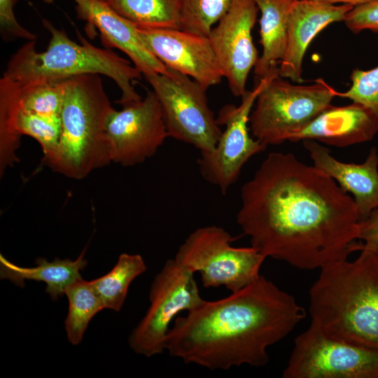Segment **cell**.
<instances>
[{
    "mask_svg": "<svg viewBox=\"0 0 378 378\" xmlns=\"http://www.w3.org/2000/svg\"><path fill=\"white\" fill-rule=\"evenodd\" d=\"M234 240L221 227H199L181 244L174 259L186 270L199 272L204 287L225 286L235 292L259 277L266 258L251 246H232Z\"/></svg>",
    "mask_w": 378,
    "mask_h": 378,
    "instance_id": "obj_7",
    "label": "cell"
},
{
    "mask_svg": "<svg viewBox=\"0 0 378 378\" xmlns=\"http://www.w3.org/2000/svg\"><path fill=\"white\" fill-rule=\"evenodd\" d=\"M378 132V116L367 106L353 102L343 106L330 104L288 141L314 140L346 147L372 140Z\"/></svg>",
    "mask_w": 378,
    "mask_h": 378,
    "instance_id": "obj_18",
    "label": "cell"
},
{
    "mask_svg": "<svg viewBox=\"0 0 378 378\" xmlns=\"http://www.w3.org/2000/svg\"><path fill=\"white\" fill-rule=\"evenodd\" d=\"M258 8L253 0H232L208 38L232 94L242 97L251 70L259 59L252 30Z\"/></svg>",
    "mask_w": 378,
    "mask_h": 378,
    "instance_id": "obj_13",
    "label": "cell"
},
{
    "mask_svg": "<svg viewBox=\"0 0 378 378\" xmlns=\"http://www.w3.org/2000/svg\"><path fill=\"white\" fill-rule=\"evenodd\" d=\"M64 82L59 144L46 165L68 178L82 179L112 162L106 125L114 108L99 74H83Z\"/></svg>",
    "mask_w": 378,
    "mask_h": 378,
    "instance_id": "obj_5",
    "label": "cell"
},
{
    "mask_svg": "<svg viewBox=\"0 0 378 378\" xmlns=\"http://www.w3.org/2000/svg\"><path fill=\"white\" fill-rule=\"evenodd\" d=\"M64 295L69 301L64 328L69 342L77 345L82 341L91 319L104 307L90 281L83 278L70 284Z\"/></svg>",
    "mask_w": 378,
    "mask_h": 378,
    "instance_id": "obj_24",
    "label": "cell"
},
{
    "mask_svg": "<svg viewBox=\"0 0 378 378\" xmlns=\"http://www.w3.org/2000/svg\"><path fill=\"white\" fill-rule=\"evenodd\" d=\"M112 162L132 167L152 157L169 137L159 100L153 90L111 113L106 125Z\"/></svg>",
    "mask_w": 378,
    "mask_h": 378,
    "instance_id": "obj_12",
    "label": "cell"
},
{
    "mask_svg": "<svg viewBox=\"0 0 378 378\" xmlns=\"http://www.w3.org/2000/svg\"><path fill=\"white\" fill-rule=\"evenodd\" d=\"M18 83L19 99L22 109L41 116L59 118L65 93L64 80Z\"/></svg>",
    "mask_w": 378,
    "mask_h": 378,
    "instance_id": "obj_25",
    "label": "cell"
},
{
    "mask_svg": "<svg viewBox=\"0 0 378 378\" xmlns=\"http://www.w3.org/2000/svg\"><path fill=\"white\" fill-rule=\"evenodd\" d=\"M43 1L48 4H50L53 1V0H43Z\"/></svg>",
    "mask_w": 378,
    "mask_h": 378,
    "instance_id": "obj_32",
    "label": "cell"
},
{
    "mask_svg": "<svg viewBox=\"0 0 378 378\" xmlns=\"http://www.w3.org/2000/svg\"><path fill=\"white\" fill-rule=\"evenodd\" d=\"M306 316L295 298L260 275L243 288L203 300L169 329L165 350L186 364L210 370L262 367L267 348L286 337Z\"/></svg>",
    "mask_w": 378,
    "mask_h": 378,
    "instance_id": "obj_2",
    "label": "cell"
},
{
    "mask_svg": "<svg viewBox=\"0 0 378 378\" xmlns=\"http://www.w3.org/2000/svg\"><path fill=\"white\" fill-rule=\"evenodd\" d=\"M146 270L141 255L123 253L119 255L116 264L109 272L90 281V283L104 309L119 312L125 301L131 283Z\"/></svg>",
    "mask_w": 378,
    "mask_h": 378,
    "instance_id": "obj_23",
    "label": "cell"
},
{
    "mask_svg": "<svg viewBox=\"0 0 378 378\" xmlns=\"http://www.w3.org/2000/svg\"><path fill=\"white\" fill-rule=\"evenodd\" d=\"M351 87L337 96L347 98L371 109L378 116V66L369 69H354Z\"/></svg>",
    "mask_w": 378,
    "mask_h": 378,
    "instance_id": "obj_27",
    "label": "cell"
},
{
    "mask_svg": "<svg viewBox=\"0 0 378 378\" xmlns=\"http://www.w3.org/2000/svg\"><path fill=\"white\" fill-rule=\"evenodd\" d=\"M284 378H378V350L326 335L311 322L294 340Z\"/></svg>",
    "mask_w": 378,
    "mask_h": 378,
    "instance_id": "obj_10",
    "label": "cell"
},
{
    "mask_svg": "<svg viewBox=\"0 0 378 378\" xmlns=\"http://www.w3.org/2000/svg\"><path fill=\"white\" fill-rule=\"evenodd\" d=\"M43 26L51 38L46 50L38 52L35 41L23 45L10 58L4 76L21 84L55 83L83 74L111 78L121 91L122 106L142 98L134 83L142 74L131 63L108 48H99L79 36L80 43L70 39L47 20Z\"/></svg>",
    "mask_w": 378,
    "mask_h": 378,
    "instance_id": "obj_4",
    "label": "cell"
},
{
    "mask_svg": "<svg viewBox=\"0 0 378 378\" xmlns=\"http://www.w3.org/2000/svg\"><path fill=\"white\" fill-rule=\"evenodd\" d=\"M167 71L145 78L159 100L169 136L200 153L212 150L222 130L209 106L207 88L178 71Z\"/></svg>",
    "mask_w": 378,
    "mask_h": 378,
    "instance_id": "obj_8",
    "label": "cell"
},
{
    "mask_svg": "<svg viewBox=\"0 0 378 378\" xmlns=\"http://www.w3.org/2000/svg\"><path fill=\"white\" fill-rule=\"evenodd\" d=\"M330 4H346L354 7L363 5L376 0H316Z\"/></svg>",
    "mask_w": 378,
    "mask_h": 378,
    "instance_id": "obj_31",
    "label": "cell"
},
{
    "mask_svg": "<svg viewBox=\"0 0 378 378\" xmlns=\"http://www.w3.org/2000/svg\"><path fill=\"white\" fill-rule=\"evenodd\" d=\"M278 75L279 67L272 69L252 90H246L239 106L225 105L218 113L217 122L225 129L215 148L200 153L197 162L203 178L223 195L237 181L248 160L267 147L251 136L249 116L260 92Z\"/></svg>",
    "mask_w": 378,
    "mask_h": 378,
    "instance_id": "obj_9",
    "label": "cell"
},
{
    "mask_svg": "<svg viewBox=\"0 0 378 378\" xmlns=\"http://www.w3.org/2000/svg\"><path fill=\"white\" fill-rule=\"evenodd\" d=\"M283 78L278 75L263 88L249 116L252 136L267 146L288 141L337 97V91L321 78L307 85Z\"/></svg>",
    "mask_w": 378,
    "mask_h": 378,
    "instance_id": "obj_6",
    "label": "cell"
},
{
    "mask_svg": "<svg viewBox=\"0 0 378 378\" xmlns=\"http://www.w3.org/2000/svg\"><path fill=\"white\" fill-rule=\"evenodd\" d=\"M18 0H0V27L4 38H24L34 41L36 36L22 27L14 14V6Z\"/></svg>",
    "mask_w": 378,
    "mask_h": 378,
    "instance_id": "obj_29",
    "label": "cell"
},
{
    "mask_svg": "<svg viewBox=\"0 0 378 378\" xmlns=\"http://www.w3.org/2000/svg\"><path fill=\"white\" fill-rule=\"evenodd\" d=\"M344 22L354 33L363 30L378 32V0L354 7L346 13Z\"/></svg>",
    "mask_w": 378,
    "mask_h": 378,
    "instance_id": "obj_28",
    "label": "cell"
},
{
    "mask_svg": "<svg viewBox=\"0 0 378 378\" xmlns=\"http://www.w3.org/2000/svg\"><path fill=\"white\" fill-rule=\"evenodd\" d=\"M375 251L378 253V248H377V250Z\"/></svg>",
    "mask_w": 378,
    "mask_h": 378,
    "instance_id": "obj_33",
    "label": "cell"
},
{
    "mask_svg": "<svg viewBox=\"0 0 378 378\" xmlns=\"http://www.w3.org/2000/svg\"><path fill=\"white\" fill-rule=\"evenodd\" d=\"M34 139L43 152L46 165L55 156L59 141L60 118L41 116L24 111L19 99V83L2 77L0 79V174L19 159L17 150L20 138Z\"/></svg>",
    "mask_w": 378,
    "mask_h": 378,
    "instance_id": "obj_14",
    "label": "cell"
},
{
    "mask_svg": "<svg viewBox=\"0 0 378 378\" xmlns=\"http://www.w3.org/2000/svg\"><path fill=\"white\" fill-rule=\"evenodd\" d=\"M78 18L97 28L103 43L125 52L144 77L167 74V66L148 48L137 27L118 15L103 0H74Z\"/></svg>",
    "mask_w": 378,
    "mask_h": 378,
    "instance_id": "obj_16",
    "label": "cell"
},
{
    "mask_svg": "<svg viewBox=\"0 0 378 378\" xmlns=\"http://www.w3.org/2000/svg\"><path fill=\"white\" fill-rule=\"evenodd\" d=\"M136 27L181 29L180 0H103Z\"/></svg>",
    "mask_w": 378,
    "mask_h": 378,
    "instance_id": "obj_22",
    "label": "cell"
},
{
    "mask_svg": "<svg viewBox=\"0 0 378 378\" xmlns=\"http://www.w3.org/2000/svg\"><path fill=\"white\" fill-rule=\"evenodd\" d=\"M260 11L261 56L254 67L259 78L277 67L285 55L290 13L295 0H253Z\"/></svg>",
    "mask_w": 378,
    "mask_h": 378,
    "instance_id": "obj_21",
    "label": "cell"
},
{
    "mask_svg": "<svg viewBox=\"0 0 378 378\" xmlns=\"http://www.w3.org/2000/svg\"><path fill=\"white\" fill-rule=\"evenodd\" d=\"M354 6L330 4L316 0H295L289 16L285 55L280 62L279 74L301 83L305 52L315 36L333 22L344 21Z\"/></svg>",
    "mask_w": 378,
    "mask_h": 378,
    "instance_id": "obj_17",
    "label": "cell"
},
{
    "mask_svg": "<svg viewBox=\"0 0 378 378\" xmlns=\"http://www.w3.org/2000/svg\"><path fill=\"white\" fill-rule=\"evenodd\" d=\"M358 239L363 241L362 249L375 251L378 248V208L358 222Z\"/></svg>",
    "mask_w": 378,
    "mask_h": 378,
    "instance_id": "obj_30",
    "label": "cell"
},
{
    "mask_svg": "<svg viewBox=\"0 0 378 378\" xmlns=\"http://www.w3.org/2000/svg\"><path fill=\"white\" fill-rule=\"evenodd\" d=\"M314 166L325 172L346 192L354 195L360 220L378 208V153L372 147L361 164L346 163L334 158L329 150L311 139L304 140Z\"/></svg>",
    "mask_w": 378,
    "mask_h": 378,
    "instance_id": "obj_19",
    "label": "cell"
},
{
    "mask_svg": "<svg viewBox=\"0 0 378 378\" xmlns=\"http://www.w3.org/2000/svg\"><path fill=\"white\" fill-rule=\"evenodd\" d=\"M137 29L148 48L167 68L206 88L224 78L208 36L177 29Z\"/></svg>",
    "mask_w": 378,
    "mask_h": 378,
    "instance_id": "obj_15",
    "label": "cell"
},
{
    "mask_svg": "<svg viewBox=\"0 0 378 378\" xmlns=\"http://www.w3.org/2000/svg\"><path fill=\"white\" fill-rule=\"evenodd\" d=\"M181 29L208 36L232 0H180Z\"/></svg>",
    "mask_w": 378,
    "mask_h": 378,
    "instance_id": "obj_26",
    "label": "cell"
},
{
    "mask_svg": "<svg viewBox=\"0 0 378 378\" xmlns=\"http://www.w3.org/2000/svg\"><path fill=\"white\" fill-rule=\"evenodd\" d=\"M85 250L86 247L75 260L56 258L50 262L43 258H37L34 267L18 266L1 254L0 277L20 287L24 286L26 280L43 281L46 284V292L56 301L64 295L70 284L82 279L80 271L88 265L84 258Z\"/></svg>",
    "mask_w": 378,
    "mask_h": 378,
    "instance_id": "obj_20",
    "label": "cell"
},
{
    "mask_svg": "<svg viewBox=\"0 0 378 378\" xmlns=\"http://www.w3.org/2000/svg\"><path fill=\"white\" fill-rule=\"evenodd\" d=\"M240 195L237 223L265 258L320 270L363 248L354 198L290 153H270Z\"/></svg>",
    "mask_w": 378,
    "mask_h": 378,
    "instance_id": "obj_1",
    "label": "cell"
},
{
    "mask_svg": "<svg viewBox=\"0 0 378 378\" xmlns=\"http://www.w3.org/2000/svg\"><path fill=\"white\" fill-rule=\"evenodd\" d=\"M312 323L326 335L378 350V253L320 269L309 290Z\"/></svg>",
    "mask_w": 378,
    "mask_h": 378,
    "instance_id": "obj_3",
    "label": "cell"
},
{
    "mask_svg": "<svg viewBox=\"0 0 378 378\" xmlns=\"http://www.w3.org/2000/svg\"><path fill=\"white\" fill-rule=\"evenodd\" d=\"M194 274L173 258L167 260L155 276L149 290V307L128 340L136 354L146 357L162 354L172 320L202 302Z\"/></svg>",
    "mask_w": 378,
    "mask_h": 378,
    "instance_id": "obj_11",
    "label": "cell"
}]
</instances>
